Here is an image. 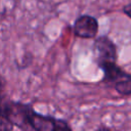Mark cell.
I'll use <instances>...</instances> for the list:
<instances>
[{"label":"cell","instance_id":"7a4b0ae2","mask_svg":"<svg viewBox=\"0 0 131 131\" xmlns=\"http://www.w3.org/2000/svg\"><path fill=\"white\" fill-rule=\"evenodd\" d=\"M100 70L103 73L102 81L112 85L122 95H131V74L124 71L117 63H108Z\"/></svg>","mask_w":131,"mask_h":131},{"label":"cell","instance_id":"5b68a950","mask_svg":"<svg viewBox=\"0 0 131 131\" xmlns=\"http://www.w3.org/2000/svg\"><path fill=\"white\" fill-rule=\"evenodd\" d=\"M1 131H12L14 128V125L4 116H1Z\"/></svg>","mask_w":131,"mask_h":131},{"label":"cell","instance_id":"6da1fadb","mask_svg":"<svg viewBox=\"0 0 131 131\" xmlns=\"http://www.w3.org/2000/svg\"><path fill=\"white\" fill-rule=\"evenodd\" d=\"M1 116L21 131H73L66 120L39 114L31 104L19 101L3 100Z\"/></svg>","mask_w":131,"mask_h":131},{"label":"cell","instance_id":"3957f363","mask_svg":"<svg viewBox=\"0 0 131 131\" xmlns=\"http://www.w3.org/2000/svg\"><path fill=\"white\" fill-rule=\"evenodd\" d=\"M95 62L98 68L107 63H117L118 53L116 44L107 36H99L95 39L93 45Z\"/></svg>","mask_w":131,"mask_h":131},{"label":"cell","instance_id":"277c9868","mask_svg":"<svg viewBox=\"0 0 131 131\" xmlns=\"http://www.w3.org/2000/svg\"><path fill=\"white\" fill-rule=\"evenodd\" d=\"M98 20L89 14H83L76 18L73 29L77 37L83 39H94L98 33Z\"/></svg>","mask_w":131,"mask_h":131},{"label":"cell","instance_id":"52a82bcc","mask_svg":"<svg viewBox=\"0 0 131 131\" xmlns=\"http://www.w3.org/2000/svg\"><path fill=\"white\" fill-rule=\"evenodd\" d=\"M96 131H112L110 128H107V127H105V126H101V127H99Z\"/></svg>","mask_w":131,"mask_h":131},{"label":"cell","instance_id":"8992f818","mask_svg":"<svg viewBox=\"0 0 131 131\" xmlns=\"http://www.w3.org/2000/svg\"><path fill=\"white\" fill-rule=\"evenodd\" d=\"M122 10H123V13L125 15H127L128 17L131 18V2L128 3V4H126V5H124L123 8H122Z\"/></svg>","mask_w":131,"mask_h":131}]
</instances>
